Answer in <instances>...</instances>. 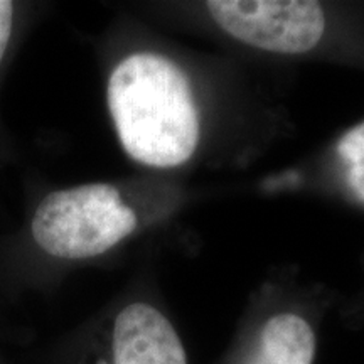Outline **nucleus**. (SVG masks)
Listing matches in <instances>:
<instances>
[{
	"instance_id": "f257e3e1",
	"label": "nucleus",
	"mask_w": 364,
	"mask_h": 364,
	"mask_svg": "<svg viewBox=\"0 0 364 364\" xmlns=\"http://www.w3.org/2000/svg\"><path fill=\"white\" fill-rule=\"evenodd\" d=\"M105 97L118 144L136 166L182 171L208 156L211 105L174 54L161 48L127 51L108 71Z\"/></svg>"
},
{
	"instance_id": "f03ea898",
	"label": "nucleus",
	"mask_w": 364,
	"mask_h": 364,
	"mask_svg": "<svg viewBox=\"0 0 364 364\" xmlns=\"http://www.w3.org/2000/svg\"><path fill=\"white\" fill-rule=\"evenodd\" d=\"M179 196L117 182H85L46 194L31 220L41 252L58 262L112 253L171 213Z\"/></svg>"
},
{
	"instance_id": "7ed1b4c3",
	"label": "nucleus",
	"mask_w": 364,
	"mask_h": 364,
	"mask_svg": "<svg viewBox=\"0 0 364 364\" xmlns=\"http://www.w3.org/2000/svg\"><path fill=\"white\" fill-rule=\"evenodd\" d=\"M103 364H188V354L166 314L135 300L113 317Z\"/></svg>"
},
{
	"instance_id": "20e7f679",
	"label": "nucleus",
	"mask_w": 364,
	"mask_h": 364,
	"mask_svg": "<svg viewBox=\"0 0 364 364\" xmlns=\"http://www.w3.org/2000/svg\"><path fill=\"white\" fill-rule=\"evenodd\" d=\"M316 332L307 318L295 312L268 317L245 364H314Z\"/></svg>"
},
{
	"instance_id": "39448f33",
	"label": "nucleus",
	"mask_w": 364,
	"mask_h": 364,
	"mask_svg": "<svg viewBox=\"0 0 364 364\" xmlns=\"http://www.w3.org/2000/svg\"><path fill=\"white\" fill-rule=\"evenodd\" d=\"M334 157L344 188L364 204V120L341 135Z\"/></svg>"
},
{
	"instance_id": "423d86ee",
	"label": "nucleus",
	"mask_w": 364,
	"mask_h": 364,
	"mask_svg": "<svg viewBox=\"0 0 364 364\" xmlns=\"http://www.w3.org/2000/svg\"><path fill=\"white\" fill-rule=\"evenodd\" d=\"M14 24H16V4L0 0V65L11 46Z\"/></svg>"
}]
</instances>
